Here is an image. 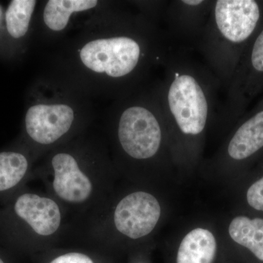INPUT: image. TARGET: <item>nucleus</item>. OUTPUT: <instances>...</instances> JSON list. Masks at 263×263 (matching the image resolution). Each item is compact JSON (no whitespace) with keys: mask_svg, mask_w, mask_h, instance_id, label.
<instances>
[{"mask_svg":"<svg viewBox=\"0 0 263 263\" xmlns=\"http://www.w3.org/2000/svg\"><path fill=\"white\" fill-rule=\"evenodd\" d=\"M160 214V203L153 195L136 192L119 202L114 213V223L123 235L138 239L155 229Z\"/></svg>","mask_w":263,"mask_h":263,"instance_id":"obj_6","label":"nucleus"},{"mask_svg":"<svg viewBox=\"0 0 263 263\" xmlns=\"http://www.w3.org/2000/svg\"><path fill=\"white\" fill-rule=\"evenodd\" d=\"M27 157L16 152L0 153V193L11 191L23 181L28 171Z\"/></svg>","mask_w":263,"mask_h":263,"instance_id":"obj_14","label":"nucleus"},{"mask_svg":"<svg viewBox=\"0 0 263 263\" xmlns=\"http://www.w3.org/2000/svg\"><path fill=\"white\" fill-rule=\"evenodd\" d=\"M52 166L54 172L53 190L60 198L72 203H80L89 198L92 193V183L72 156L58 154L52 159Z\"/></svg>","mask_w":263,"mask_h":263,"instance_id":"obj_9","label":"nucleus"},{"mask_svg":"<svg viewBox=\"0 0 263 263\" xmlns=\"http://www.w3.org/2000/svg\"><path fill=\"white\" fill-rule=\"evenodd\" d=\"M263 147V109L245 121L235 132L227 148L230 158H249Z\"/></svg>","mask_w":263,"mask_h":263,"instance_id":"obj_10","label":"nucleus"},{"mask_svg":"<svg viewBox=\"0 0 263 263\" xmlns=\"http://www.w3.org/2000/svg\"><path fill=\"white\" fill-rule=\"evenodd\" d=\"M0 263H5L4 261H3L1 258H0Z\"/></svg>","mask_w":263,"mask_h":263,"instance_id":"obj_19","label":"nucleus"},{"mask_svg":"<svg viewBox=\"0 0 263 263\" xmlns=\"http://www.w3.org/2000/svg\"><path fill=\"white\" fill-rule=\"evenodd\" d=\"M212 3L213 0L168 1L163 16L167 37L195 46L206 24Z\"/></svg>","mask_w":263,"mask_h":263,"instance_id":"obj_5","label":"nucleus"},{"mask_svg":"<svg viewBox=\"0 0 263 263\" xmlns=\"http://www.w3.org/2000/svg\"><path fill=\"white\" fill-rule=\"evenodd\" d=\"M80 56L90 70L123 79L135 72L145 53L136 39L122 35L91 41L81 49Z\"/></svg>","mask_w":263,"mask_h":263,"instance_id":"obj_4","label":"nucleus"},{"mask_svg":"<svg viewBox=\"0 0 263 263\" xmlns=\"http://www.w3.org/2000/svg\"><path fill=\"white\" fill-rule=\"evenodd\" d=\"M73 120V110L68 105L41 104L27 110L26 129L37 143L51 144L68 132Z\"/></svg>","mask_w":263,"mask_h":263,"instance_id":"obj_8","label":"nucleus"},{"mask_svg":"<svg viewBox=\"0 0 263 263\" xmlns=\"http://www.w3.org/2000/svg\"><path fill=\"white\" fill-rule=\"evenodd\" d=\"M96 0H50L44 10L45 24L53 31H61L68 24L71 14L95 8Z\"/></svg>","mask_w":263,"mask_h":263,"instance_id":"obj_13","label":"nucleus"},{"mask_svg":"<svg viewBox=\"0 0 263 263\" xmlns=\"http://www.w3.org/2000/svg\"><path fill=\"white\" fill-rule=\"evenodd\" d=\"M214 235L208 230L197 228L181 241L176 263H213L216 254Z\"/></svg>","mask_w":263,"mask_h":263,"instance_id":"obj_11","label":"nucleus"},{"mask_svg":"<svg viewBox=\"0 0 263 263\" xmlns=\"http://www.w3.org/2000/svg\"><path fill=\"white\" fill-rule=\"evenodd\" d=\"M37 2L34 0H13L5 13L8 32L13 38L25 35Z\"/></svg>","mask_w":263,"mask_h":263,"instance_id":"obj_15","label":"nucleus"},{"mask_svg":"<svg viewBox=\"0 0 263 263\" xmlns=\"http://www.w3.org/2000/svg\"><path fill=\"white\" fill-rule=\"evenodd\" d=\"M162 65L163 80L157 91L167 128L197 138L217 115L220 83L206 65L181 50L169 51Z\"/></svg>","mask_w":263,"mask_h":263,"instance_id":"obj_1","label":"nucleus"},{"mask_svg":"<svg viewBox=\"0 0 263 263\" xmlns=\"http://www.w3.org/2000/svg\"><path fill=\"white\" fill-rule=\"evenodd\" d=\"M261 17L254 0H213L206 24L195 45L221 84L228 86L236 69L238 47L252 37Z\"/></svg>","mask_w":263,"mask_h":263,"instance_id":"obj_2","label":"nucleus"},{"mask_svg":"<svg viewBox=\"0 0 263 263\" xmlns=\"http://www.w3.org/2000/svg\"><path fill=\"white\" fill-rule=\"evenodd\" d=\"M247 197L251 207L263 212V177L249 187Z\"/></svg>","mask_w":263,"mask_h":263,"instance_id":"obj_17","label":"nucleus"},{"mask_svg":"<svg viewBox=\"0 0 263 263\" xmlns=\"http://www.w3.org/2000/svg\"><path fill=\"white\" fill-rule=\"evenodd\" d=\"M247 62L252 75L263 74V28L252 43Z\"/></svg>","mask_w":263,"mask_h":263,"instance_id":"obj_16","label":"nucleus"},{"mask_svg":"<svg viewBox=\"0 0 263 263\" xmlns=\"http://www.w3.org/2000/svg\"><path fill=\"white\" fill-rule=\"evenodd\" d=\"M50 263H94L92 259L84 254L72 252L60 256Z\"/></svg>","mask_w":263,"mask_h":263,"instance_id":"obj_18","label":"nucleus"},{"mask_svg":"<svg viewBox=\"0 0 263 263\" xmlns=\"http://www.w3.org/2000/svg\"><path fill=\"white\" fill-rule=\"evenodd\" d=\"M229 234L237 243L249 249L257 259L263 261L262 219L237 216L230 223Z\"/></svg>","mask_w":263,"mask_h":263,"instance_id":"obj_12","label":"nucleus"},{"mask_svg":"<svg viewBox=\"0 0 263 263\" xmlns=\"http://www.w3.org/2000/svg\"><path fill=\"white\" fill-rule=\"evenodd\" d=\"M7 212L8 221L24 223L42 236L53 234L61 224V212L57 202L35 194L19 195Z\"/></svg>","mask_w":263,"mask_h":263,"instance_id":"obj_7","label":"nucleus"},{"mask_svg":"<svg viewBox=\"0 0 263 263\" xmlns=\"http://www.w3.org/2000/svg\"><path fill=\"white\" fill-rule=\"evenodd\" d=\"M167 128L157 90L149 106L133 105L123 110L118 124V138L122 149L132 158H153L163 144Z\"/></svg>","mask_w":263,"mask_h":263,"instance_id":"obj_3","label":"nucleus"}]
</instances>
